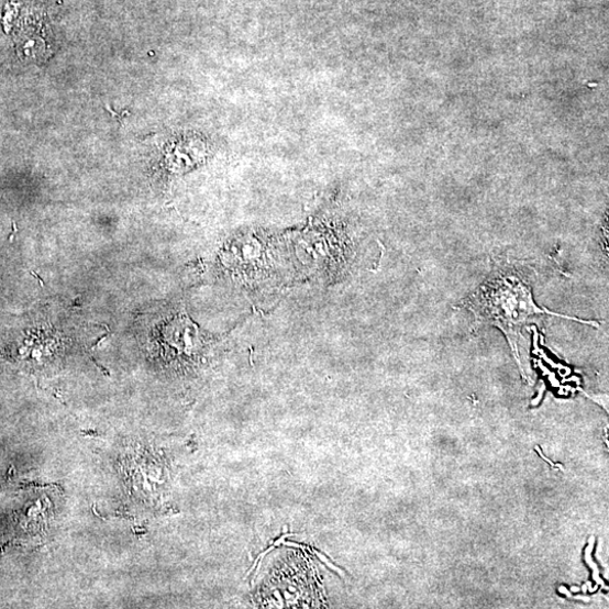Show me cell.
I'll list each match as a JSON object with an SVG mask.
<instances>
[{
  "mask_svg": "<svg viewBox=\"0 0 609 609\" xmlns=\"http://www.w3.org/2000/svg\"><path fill=\"white\" fill-rule=\"evenodd\" d=\"M465 307L474 314L477 325H492L500 329L506 334L517 358L520 332L525 324L536 318L556 317L598 326L595 322L555 314L538 307L531 285L513 269L494 275L480 289L468 297Z\"/></svg>",
  "mask_w": 609,
  "mask_h": 609,
  "instance_id": "1",
  "label": "cell"
}]
</instances>
